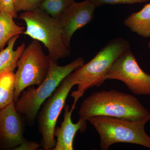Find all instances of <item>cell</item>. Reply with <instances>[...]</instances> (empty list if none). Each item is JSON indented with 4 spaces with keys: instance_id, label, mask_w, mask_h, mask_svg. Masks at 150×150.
<instances>
[{
    "instance_id": "6da1fadb",
    "label": "cell",
    "mask_w": 150,
    "mask_h": 150,
    "mask_svg": "<svg viewBox=\"0 0 150 150\" xmlns=\"http://www.w3.org/2000/svg\"><path fill=\"white\" fill-rule=\"evenodd\" d=\"M79 114V119L84 122L96 116L137 121L146 117L150 112L136 97L113 89L92 93L81 103Z\"/></svg>"
},
{
    "instance_id": "7a4b0ae2",
    "label": "cell",
    "mask_w": 150,
    "mask_h": 150,
    "mask_svg": "<svg viewBox=\"0 0 150 150\" xmlns=\"http://www.w3.org/2000/svg\"><path fill=\"white\" fill-rule=\"evenodd\" d=\"M130 48V43L126 39L121 37L114 38L103 47L91 61L71 73L77 86V89L71 94L74 98L71 108H76L78 100L88 89L98 87L104 83L106 80V75L116 59Z\"/></svg>"
},
{
    "instance_id": "3957f363",
    "label": "cell",
    "mask_w": 150,
    "mask_h": 150,
    "mask_svg": "<svg viewBox=\"0 0 150 150\" xmlns=\"http://www.w3.org/2000/svg\"><path fill=\"white\" fill-rule=\"evenodd\" d=\"M49 67L44 80L37 87H28L22 92L15 102L16 109L25 116L28 121L33 122L44 102L53 94L62 81L78 67L85 64L82 58H79L65 65L59 66L57 61L49 56Z\"/></svg>"
},
{
    "instance_id": "277c9868",
    "label": "cell",
    "mask_w": 150,
    "mask_h": 150,
    "mask_svg": "<svg viewBox=\"0 0 150 150\" xmlns=\"http://www.w3.org/2000/svg\"><path fill=\"white\" fill-rule=\"evenodd\" d=\"M150 121V114L142 120L104 116L91 117L87 120L99 135L101 150H108L116 143H129L150 149V137L145 127Z\"/></svg>"
},
{
    "instance_id": "5b68a950",
    "label": "cell",
    "mask_w": 150,
    "mask_h": 150,
    "mask_svg": "<svg viewBox=\"0 0 150 150\" xmlns=\"http://www.w3.org/2000/svg\"><path fill=\"white\" fill-rule=\"evenodd\" d=\"M18 19L26 25L23 34L43 43L51 59L57 61L71 55L70 48L65 46L62 40V28L59 18L38 8L23 12Z\"/></svg>"
},
{
    "instance_id": "8992f818",
    "label": "cell",
    "mask_w": 150,
    "mask_h": 150,
    "mask_svg": "<svg viewBox=\"0 0 150 150\" xmlns=\"http://www.w3.org/2000/svg\"><path fill=\"white\" fill-rule=\"evenodd\" d=\"M17 67L14 102L25 89L42 83L48 74L49 57L44 53L40 42L33 39L25 47L18 61Z\"/></svg>"
},
{
    "instance_id": "52a82bcc",
    "label": "cell",
    "mask_w": 150,
    "mask_h": 150,
    "mask_svg": "<svg viewBox=\"0 0 150 150\" xmlns=\"http://www.w3.org/2000/svg\"><path fill=\"white\" fill-rule=\"evenodd\" d=\"M76 85V81L71 73L63 79L43 103L39 112L38 122V131L41 136L40 145L44 150H53L56 145L54 133L57 120L64 107L68 95Z\"/></svg>"
},
{
    "instance_id": "ba28073f",
    "label": "cell",
    "mask_w": 150,
    "mask_h": 150,
    "mask_svg": "<svg viewBox=\"0 0 150 150\" xmlns=\"http://www.w3.org/2000/svg\"><path fill=\"white\" fill-rule=\"evenodd\" d=\"M105 79L121 81L134 94L150 95V75L140 67L130 48L116 59Z\"/></svg>"
},
{
    "instance_id": "9c48e42d",
    "label": "cell",
    "mask_w": 150,
    "mask_h": 150,
    "mask_svg": "<svg viewBox=\"0 0 150 150\" xmlns=\"http://www.w3.org/2000/svg\"><path fill=\"white\" fill-rule=\"evenodd\" d=\"M96 8L87 0L75 1L61 15L59 19L62 28V39L64 44L71 48L72 38L75 32L92 21Z\"/></svg>"
},
{
    "instance_id": "30bf717a",
    "label": "cell",
    "mask_w": 150,
    "mask_h": 150,
    "mask_svg": "<svg viewBox=\"0 0 150 150\" xmlns=\"http://www.w3.org/2000/svg\"><path fill=\"white\" fill-rule=\"evenodd\" d=\"M24 126L15 102L0 110V149L14 150L25 139Z\"/></svg>"
},
{
    "instance_id": "8fae6325",
    "label": "cell",
    "mask_w": 150,
    "mask_h": 150,
    "mask_svg": "<svg viewBox=\"0 0 150 150\" xmlns=\"http://www.w3.org/2000/svg\"><path fill=\"white\" fill-rule=\"evenodd\" d=\"M74 110L68 105H65L64 120L61 126L56 127L54 130L56 144L52 150H74V139L76 134L79 131L83 133L86 129V122L79 119L77 123H73L71 115Z\"/></svg>"
},
{
    "instance_id": "7c38bea8",
    "label": "cell",
    "mask_w": 150,
    "mask_h": 150,
    "mask_svg": "<svg viewBox=\"0 0 150 150\" xmlns=\"http://www.w3.org/2000/svg\"><path fill=\"white\" fill-rule=\"evenodd\" d=\"M16 35L8 42L7 46L0 51V76L6 73L13 72L17 66L18 61L25 48L24 43L14 50L15 44L19 37Z\"/></svg>"
},
{
    "instance_id": "4fadbf2b",
    "label": "cell",
    "mask_w": 150,
    "mask_h": 150,
    "mask_svg": "<svg viewBox=\"0 0 150 150\" xmlns=\"http://www.w3.org/2000/svg\"><path fill=\"white\" fill-rule=\"evenodd\" d=\"M131 31L145 38L150 37V3L139 11L133 13L124 20Z\"/></svg>"
},
{
    "instance_id": "5bb4252c",
    "label": "cell",
    "mask_w": 150,
    "mask_h": 150,
    "mask_svg": "<svg viewBox=\"0 0 150 150\" xmlns=\"http://www.w3.org/2000/svg\"><path fill=\"white\" fill-rule=\"evenodd\" d=\"M13 17L6 12H0V51L14 36L23 34L24 27L15 22Z\"/></svg>"
},
{
    "instance_id": "9a60e30c",
    "label": "cell",
    "mask_w": 150,
    "mask_h": 150,
    "mask_svg": "<svg viewBox=\"0 0 150 150\" xmlns=\"http://www.w3.org/2000/svg\"><path fill=\"white\" fill-rule=\"evenodd\" d=\"M15 74L6 73L0 76V110L14 102Z\"/></svg>"
},
{
    "instance_id": "2e32d148",
    "label": "cell",
    "mask_w": 150,
    "mask_h": 150,
    "mask_svg": "<svg viewBox=\"0 0 150 150\" xmlns=\"http://www.w3.org/2000/svg\"><path fill=\"white\" fill-rule=\"evenodd\" d=\"M75 1V0H43L38 8L53 17L59 18L62 13Z\"/></svg>"
},
{
    "instance_id": "e0dca14e",
    "label": "cell",
    "mask_w": 150,
    "mask_h": 150,
    "mask_svg": "<svg viewBox=\"0 0 150 150\" xmlns=\"http://www.w3.org/2000/svg\"><path fill=\"white\" fill-rule=\"evenodd\" d=\"M43 0H13V6L16 13L34 10L39 8Z\"/></svg>"
},
{
    "instance_id": "ac0fdd59",
    "label": "cell",
    "mask_w": 150,
    "mask_h": 150,
    "mask_svg": "<svg viewBox=\"0 0 150 150\" xmlns=\"http://www.w3.org/2000/svg\"><path fill=\"white\" fill-rule=\"evenodd\" d=\"M96 8L105 5L134 4L146 3L149 0H87Z\"/></svg>"
},
{
    "instance_id": "d6986e66",
    "label": "cell",
    "mask_w": 150,
    "mask_h": 150,
    "mask_svg": "<svg viewBox=\"0 0 150 150\" xmlns=\"http://www.w3.org/2000/svg\"><path fill=\"white\" fill-rule=\"evenodd\" d=\"M2 11L9 13L14 18H17L18 13L14 8L13 0H0V12Z\"/></svg>"
},
{
    "instance_id": "ffe728a7",
    "label": "cell",
    "mask_w": 150,
    "mask_h": 150,
    "mask_svg": "<svg viewBox=\"0 0 150 150\" xmlns=\"http://www.w3.org/2000/svg\"><path fill=\"white\" fill-rule=\"evenodd\" d=\"M40 144L33 141H28L25 139L18 146L15 148V150H36L38 149Z\"/></svg>"
},
{
    "instance_id": "44dd1931",
    "label": "cell",
    "mask_w": 150,
    "mask_h": 150,
    "mask_svg": "<svg viewBox=\"0 0 150 150\" xmlns=\"http://www.w3.org/2000/svg\"><path fill=\"white\" fill-rule=\"evenodd\" d=\"M148 46L149 47V48H150V41L149 42V43H148Z\"/></svg>"
}]
</instances>
